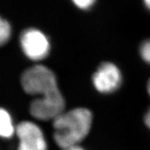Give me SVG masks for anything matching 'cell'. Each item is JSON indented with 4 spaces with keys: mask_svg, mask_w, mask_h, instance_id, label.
<instances>
[{
    "mask_svg": "<svg viewBox=\"0 0 150 150\" xmlns=\"http://www.w3.org/2000/svg\"><path fill=\"white\" fill-rule=\"evenodd\" d=\"M93 115L86 108L63 112L53 120V138L61 149L79 145L91 131Z\"/></svg>",
    "mask_w": 150,
    "mask_h": 150,
    "instance_id": "cell-1",
    "label": "cell"
},
{
    "mask_svg": "<svg viewBox=\"0 0 150 150\" xmlns=\"http://www.w3.org/2000/svg\"><path fill=\"white\" fill-rule=\"evenodd\" d=\"M21 84L26 93L46 97L60 93L54 72L42 65L32 66L22 73Z\"/></svg>",
    "mask_w": 150,
    "mask_h": 150,
    "instance_id": "cell-2",
    "label": "cell"
},
{
    "mask_svg": "<svg viewBox=\"0 0 150 150\" xmlns=\"http://www.w3.org/2000/svg\"><path fill=\"white\" fill-rule=\"evenodd\" d=\"M20 44L24 55L32 61L45 59L50 51V43L47 37L40 30L34 28L22 31Z\"/></svg>",
    "mask_w": 150,
    "mask_h": 150,
    "instance_id": "cell-3",
    "label": "cell"
},
{
    "mask_svg": "<svg viewBox=\"0 0 150 150\" xmlns=\"http://www.w3.org/2000/svg\"><path fill=\"white\" fill-rule=\"evenodd\" d=\"M16 134L19 140L17 150H48L44 133L33 122L23 121L19 123Z\"/></svg>",
    "mask_w": 150,
    "mask_h": 150,
    "instance_id": "cell-4",
    "label": "cell"
},
{
    "mask_svg": "<svg viewBox=\"0 0 150 150\" xmlns=\"http://www.w3.org/2000/svg\"><path fill=\"white\" fill-rule=\"evenodd\" d=\"M65 99L61 93L46 97H38L30 105V113L38 120L52 121L64 112Z\"/></svg>",
    "mask_w": 150,
    "mask_h": 150,
    "instance_id": "cell-5",
    "label": "cell"
},
{
    "mask_svg": "<svg viewBox=\"0 0 150 150\" xmlns=\"http://www.w3.org/2000/svg\"><path fill=\"white\" fill-rule=\"evenodd\" d=\"M92 81L95 88L99 93H110L120 86L122 74L115 65L105 62L99 65L94 73Z\"/></svg>",
    "mask_w": 150,
    "mask_h": 150,
    "instance_id": "cell-6",
    "label": "cell"
},
{
    "mask_svg": "<svg viewBox=\"0 0 150 150\" xmlns=\"http://www.w3.org/2000/svg\"><path fill=\"white\" fill-rule=\"evenodd\" d=\"M16 127L10 113L4 108L0 110V135L3 138L9 139L16 134Z\"/></svg>",
    "mask_w": 150,
    "mask_h": 150,
    "instance_id": "cell-7",
    "label": "cell"
},
{
    "mask_svg": "<svg viewBox=\"0 0 150 150\" xmlns=\"http://www.w3.org/2000/svg\"><path fill=\"white\" fill-rule=\"evenodd\" d=\"M11 35V27L9 22L5 19L0 20V42L1 45L8 42Z\"/></svg>",
    "mask_w": 150,
    "mask_h": 150,
    "instance_id": "cell-8",
    "label": "cell"
},
{
    "mask_svg": "<svg viewBox=\"0 0 150 150\" xmlns=\"http://www.w3.org/2000/svg\"><path fill=\"white\" fill-rule=\"evenodd\" d=\"M140 54L142 60L150 65V40L142 42L140 47Z\"/></svg>",
    "mask_w": 150,
    "mask_h": 150,
    "instance_id": "cell-9",
    "label": "cell"
},
{
    "mask_svg": "<svg viewBox=\"0 0 150 150\" xmlns=\"http://www.w3.org/2000/svg\"><path fill=\"white\" fill-rule=\"evenodd\" d=\"M72 1L76 6L83 10H87L90 8L95 2V0H72Z\"/></svg>",
    "mask_w": 150,
    "mask_h": 150,
    "instance_id": "cell-10",
    "label": "cell"
},
{
    "mask_svg": "<svg viewBox=\"0 0 150 150\" xmlns=\"http://www.w3.org/2000/svg\"><path fill=\"white\" fill-rule=\"evenodd\" d=\"M145 123L146 126L150 129V108L145 115Z\"/></svg>",
    "mask_w": 150,
    "mask_h": 150,
    "instance_id": "cell-11",
    "label": "cell"
},
{
    "mask_svg": "<svg viewBox=\"0 0 150 150\" xmlns=\"http://www.w3.org/2000/svg\"><path fill=\"white\" fill-rule=\"evenodd\" d=\"M61 150H86V149L79 145L72 146V147H69L65 148V149H62Z\"/></svg>",
    "mask_w": 150,
    "mask_h": 150,
    "instance_id": "cell-12",
    "label": "cell"
},
{
    "mask_svg": "<svg viewBox=\"0 0 150 150\" xmlns=\"http://www.w3.org/2000/svg\"><path fill=\"white\" fill-rule=\"evenodd\" d=\"M143 2L147 8L150 10V0H143Z\"/></svg>",
    "mask_w": 150,
    "mask_h": 150,
    "instance_id": "cell-13",
    "label": "cell"
},
{
    "mask_svg": "<svg viewBox=\"0 0 150 150\" xmlns=\"http://www.w3.org/2000/svg\"><path fill=\"white\" fill-rule=\"evenodd\" d=\"M147 91H148V93H149V95L150 96V79L147 83Z\"/></svg>",
    "mask_w": 150,
    "mask_h": 150,
    "instance_id": "cell-14",
    "label": "cell"
}]
</instances>
